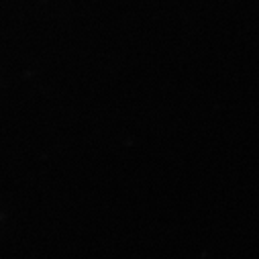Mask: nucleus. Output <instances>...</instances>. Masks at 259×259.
<instances>
[]
</instances>
